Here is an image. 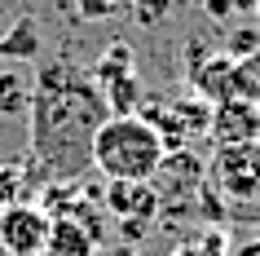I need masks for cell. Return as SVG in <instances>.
<instances>
[{
  "label": "cell",
  "mask_w": 260,
  "mask_h": 256,
  "mask_svg": "<svg viewBox=\"0 0 260 256\" xmlns=\"http://www.w3.org/2000/svg\"><path fill=\"white\" fill-rule=\"evenodd\" d=\"M27 120L36 163L53 177H80L84 168H93V137L110 120V106L93 71H80L62 58L36 75Z\"/></svg>",
  "instance_id": "1"
},
{
  "label": "cell",
  "mask_w": 260,
  "mask_h": 256,
  "mask_svg": "<svg viewBox=\"0 0 260 256\" xmlns=\"http://www.w3.org/2000/svg\"><path fill=\"white\" fill-rule=\"evenodd\" d=\"M164 155V137L141 115H110L93 137V168L106 181H154Z\"/></svg>",
  "instance_id": "2"
},
{
  "label": "cell",
  "mask_w": 260,
  "mask_h": 256,
  "mask_svg": "<svg viewBox=\"0 0 260 256\" xmlns=\"http://www.w3.org/2000/svg\"><path fill=\"white\" fill-rule=\"evenodd\" d=\"M207 190H216L230 208L260 203V141L251 146H220L207 168Z\"/></svg>",
  "instance_id": "3"
},
{
  "label": "cell",
  "mask_w": 260,
  "mask_h": 256,
  "mask_svg": "<svg viewBox=\"0 0 260 256\" xmlns=\"http://www.w3.org/2000/svg\"><path fill=\"white\" fill-rule=\"evenodd\" d=\"M93 80L106 97L110 115H137L141 106V80L133 71V49L128 44H110L106 53L93 62Z\"/></svg>",
  "instance_id": "4"
},
{
  "label": "cell",
  "mask_w": 260,
  "mask_h": 256,
  "mask_svg": "<svg viewBox=\"0 0 260 256\" xmlns=\"http://www.w3.org/2000/svg\"><path fill=\"white\" fill-rule=\"evenodd\" d=\"M53 216L36 203H9L0 212V247L9 256H44Z\"/></svg>",
  "instance_id": "5"
},
{
  "label": "cell",
  "mask_w": 260,
  "mask_h": 256,
  "mask_svg": "<svg viewBox=\"0 0 260 256\" xmlns=\"http://www.w3.org/2000/svg\"><path fill=\"white\" fill-rule=\"evenodd\" d=\"M207 137L216 146H251V141H260V106L247 102V97L216 102L212 106V128H207Z\"/></svg>",
  "instance_id": "6"
},
{
  "label": "cell",
  "mask_w": 260,
  "mask_h": 256,
  "mask_svg": "<svg viewBox=\"0 0 260 256\" xmlns=\"http://www.w3.org/2000/svg\"><path fill=\"white\" fill-rule=\"evenodd\" d=\"M194 75V97H203V102H230L238 97V62L230 53H216V58H203L199 67H190Z\"/></svg>",
  "instance_id": "7"
},
{
  "label": "cell",
  "mask_w": 260,
  "mask_h": 256,
  "mask_svg": "<svg viewBox=\"0 0 260 256\" xmlns=\"http://www.w3.org/2000/svg\"><path fill=\"white\" fill-rule=\"evenodd\" d=\"M106 208L119 221H150L159 212V194L150 181H106Z\"/></svg>",
  "instance_id": "8"
},
{
  "label": "cell",
  "mask_w": 260,
  "mask_h": 256,
  "mask_svg": "<svg viewBox=\"0 0 260 256\" xmlns=\"http://www.w3.org/2000/svg\"><path fill=\"white\" fill-rule=\"evenodd\" d=\"M31 93H36V80L22 71V62H0V115L22 120L31 110Z\"/></svg>",
  "instance_id": "9"
},
{
  "label": "cell",
  "mask_w": 260,
  "mask_h": 256,
  "mask_svg": "<svg viewBox=\"0 0 260 256\" xmlns=\"http://www.w3.org/2000/svg\"><path fill=\"white\" fill-rule=\"evenodd\" d=\"M44 256H97V234L84 230L75 216H57L53 225H49Z\"/></svg>",
  "instance_id": "10"
},
{
  "label": "cell",
  "mask_w": 260,
  "mask_h": 256,
  "mask_svg": "<svg viewBox=\"0 0 260 256\" xmlns=\"http://www.w3.org/2000/svg\"><path fill=\"white\" fill-rule=\"evenodd\" d=\"M40 53V22L36 18H18L14 27L0 36V62H31Z\"/></svg>",
  "instance_id": "11"
},
{
  "label": "cell",
  "mask_w": 260,
  "mask_h": 256,
  "mask_svg": "<svg viewBox=\"0 0 260 256\" xmlns=\"http://www.w3.org/2000/svg\"><path fill=\"white\" fill-rule=\"evenodd\" d=\"M128 9H133V18H137L141 27H154V22H164L172 0H128Z\"/></svg>",
  "instance_id": "12"
},
{
  "label": "cell",
  "mask_w": 260,
  "mask_h": 256,
  "mask_svg": "<svg viewBox=\"0 0 260 256\" xmlns=\"http://www.w3.org/2000/svg\"><path fill=\"white\" fill-rule=\"evenodd\" d=\"M260 53V27H243V31H234V40H230V58L238 62V58H251Z\"/></svg>",
  "instance_id": "13"
},
{
  "label": "cell",
  "mask_w": 260,
  "mask_h": 256,
  "mask_svg": "<svg viewBox=\"0 0 260 256\" xmlns=\"http://www.w3.org/2000/svg\"><path fill=\"white\" fill-rule=\"evenodd\" d=\"M9 203H22L18 199V168H0V212Z\"/></svg>",
  "instance_id": "14"
},
{
  "label": "cell",
  "mask_w": 260,
  "mask_h": 256,
  "mask_svg": "<svg viewBox=\"0 0 260 256\" xmlns=\"http://www.w3.org/2000/svg\"><path fill=\"white\" fill-rule=\"evenodd\" d=\"M203 9H207V18H212V22H230L234 0H203Z\"/></svg>",
  "instance_id": "15"
},
{
  "label": "cell",
  "mask_w": 260,
  "mask_h": 256,
  "mask_svg": "<svg viewBox=\"0 0 260 256\" xmlns=\"http://www.w3.org/2000/svg\"><path fill=\"white\" fill-rule=\"evenodd\" d=\"M75 5H80V14H84V18H106L110 9H115L110 0H75Z\"/></svg>",
  "instance_id": "16"
},
{
  "label": "cell",
  "mask_w": 260,
  "mask_h": 256,
  "mask_svg": "<svg viewBox=\"0 0 260 256\" xmlns=\"http://www.w3.org/2000/svg\"><path fill=\"white\" fill-rule=\"evenodd\" d=\"M260 0H234V14H256Z\"/></svg>",
  "instance_id": "17"
},
{
  "label": "cell",
  "mask_w": 260,
  "mask_h": 256,
  "mask_svg": "<svg viewBox=\"0 0 260 256\" xmlns=\"http://www.w3.org/2000/svg\"><path fill=\"white\" fill-rule=\"evenodd\" d=\"M256 18H260V5H256Z\"/></svg>",
  "instance_id": "18"
},
{
  "label": "cell",
  "mask_w": 260,
  "mask_h": 256,
  "mask_svg": "<svg viewBox=\"0 0 260 256\" xmlns=\"http://www.w3.org/2000/svg\"><path fill=\"white\" fill-rule=\"evenodd\" d=\"M256 106H260V102H256Z\"/></svg>",
  "instance_id": "19"
}]
</instances>
